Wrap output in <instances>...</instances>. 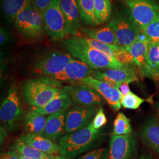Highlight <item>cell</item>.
Returning a JSON list of instances; mask_svg holds the SVG:
<instances>
[{"mask_svg":"<svg viewBox=\"0 0 159 159\" xmlns=\"http://www.w3.org/2000/svg\"><path fill=\"white\" fill-rule=\"evenodd\" d=\"M64 49L71 56L77 58L97 71L108 68H122L128 64L120 63L113 58L86 44L78 36H70L61 41Z\"/></svg>","mask_w":159,"mask_h":159,"instance_id":"obj_1","label":"cell"},{"mask_svg":"<svg viewBox=\"0 0 159 159\" xmlns=\"http://www.w3.org/2000/svg\"><path fill=\"white\" fill-rule=\"evenodd\" d=\"M61 82L49 77L27 80L23 84L22 94L30 108L42 107L63 90Z\"/></svg>","mask_w":159,"mask_h":159,"instance_id":"obj_2","label":"cell"},{"mask_svg":"<svg viewBox=\"0 0 159 159\" xmlns=\"http://www.w3.org/2000/svg\"><path fill=\"white\" fill-rule=\"evenodd\" d=\"M99 132L91 123L81 130L64 135L58 141L60 155L73 159L89 150L96 143Z\"/></svg>","mask_w":159,"mask_h":159,"instance_id":"obj_3","label":"cell"},{"mask_svg":"<svg viewBox=\"0 0 159 159\" xmlns=\"http://www.w3.org/2000/svg\"><path fill=\"white\" fill-rule=\"evenodd\" d=\"M108 24L116 34L118 44L125 47L127 50L142 33V30L127 8L116 12Z\"/></svg>","mask_w":159,"mask_h":159,"instance_id":"obj_4","label":"cell"},{"mask_svg":"<svg viewBox=\"0 0 159 159\" xmlns=\"http://www.w3.org/2000/svg\"><path fill=\"white\" fill-rule=\"evenodd\" d=\"M14 23L20 35L29 40H40L47 34L43 14L32 4L17 17Z\"/></svg>","mask_w":159,"mask_h":159,"instance_id":"obj_5","label":"cell"},{"mask_svg":"<svg viewBox=\"0 0 159 159\" xmlns=\"http://www.w3.org/2000/svg\"><path fill=\"white\" fill-rule=\"evenodd\" d=\"M46 33L54 41L70 37L68 22L61 10L60 0H52L43 14Z\"/></svg>","mask_w":159,"mask_h":159,"instance_id":"obj_6","label":"cell"},{"mask_svg":"<svg viewBox=\"0 0 159 159\" xmlns=\"http://www.w3.org/2000/svg\"><path fill=\"white\" fill-rule=\"evenodd\" d=\"M73 58L68 53L61 51L50 52L33 63L32 71L38 77H52L63 71Z\"/></svg>","mask_w":159,"mask_h":159,"instance_id":"obj_7","label":"cell"},{"mask_svg":"<svg viewBox=\"0 0 159 159\" xmlns=\"http://www.w3.org/2000/svg\"><path fill=\"white\" fill-rule=\"evenodd\" d=\"M24 114L20 96L16 85L9 90L7 96L1 104L0 119L8 130H13Z\"/></svg>","mask_w":159,"mask_h":159,"instance_id":"obj_8","label":"cell"},{"mask_svg":"<svg viewBox=\"0 0 159 159\" xmlns=\"http://www.w3.org/2000/svg\"><path fill=\"white\" fill-rule=\"evenodd\" d=\"M141 30L158 17L159 5L155 0H122Z\"/></svg>","mask_w":159,"mask_h":159,"instance_id":"obj_9","label":"cell"},{"mask_svg":"<svg viewBox=\"0 0 159 159\" xmlns=\"http://www.w3.org/2000/svg\"><path fill=\"white\" fill-rule=\"evenodd\" d=\"M63 90L76 105L102 107L106 102L102 95L88 85L73 84L63 87Z\"/></svg>","mask_w":159,"mask_h":159,"instance_id":"obj_10","label":"cell"},{"mask_svg":"<svg viewBox=\"0 0 159 159\" xmlns=\"http://www.w3.org/2000/svg\"><path fill=\"white\" fill-rule=\"evenodd\" d=\"M99 108L75 105L69 109L66 113V133H71L90 125Z\"/></svg>","mask_w":159,"mask_h":159,"instance_id":"obj_11","label":"cell"},{"mask_svg":"<svg viewBox=\"0 0 159 159\" xmlns=\"http://www.w3.org/2000/svg\"><path fill=\"white\" fill-rule=\"evenodd\" d=\"M77 83L88 85L96 90L102 96L114 111H117L121 108L120 101L122 96L119 89L111 87L106 81L98 80L90 76L85 77Z\"/></svg>","mask_w":159,"mask_h":159,"instance_id":"obj_12","label":"cell"},{"mask_svg":"<svg viewBox=\"0 0 159 159\" xmlns=\"http://www.w3.org/2000/svg\"><path fill=\"white\" fill-rule=\"evenodd\" d=\"M136 138L134 134L113 136L111 137L108 159H129L136 148Z\"/></svg>","mask_w":159,"mask_h":159,"instance_id":"obj_13","label":"cell"},{"mask_svg":"<svg viewBox=\"0 0 159 159\" xmlns=\"http://www.w3.org/2000/svg\"><path fill=\"white\" fill-rule=\"evenodd\" d=\"M94 70L87 64L74 58L63 71L52 77L60 82L76 83L85 77L92 76Z\"/></svg>","mask_w":159,"mask_h":159,"instance_id":"obj_14","label":"cell"},{"mask_svg":"<svg viewBox=\"0 0 159 159\" xmlns=\"http://www.w3.org/2000/svg\"><path fill=\"white\" fill-rule=\"evenodd\" d=\"M80 39L86 44L96 48L113 58L123 64H134L133 58L125 47L119 44H108L103 43L84 35L78 36Z\"/></svg>","mask_w":159,"mask_h":159,"instance_id":"obj_15","label":"cell"},{"mask_svg":"<svg viewBox=\"0 0 159 159\" xmlns=\"http://www.w3.org/2000/svg\"><path fill=\"white\" fill-rule=\"evenodd\" d=\"M93 78L104 81H113L123 83L137 81L139 79L136 70L132 64H128L122 68H108L101 71L94 70L92 76Z\"/></svg>","mask_w":159,"mask_h":159,"instance_id":"obj_16","label":"cell"},{"mask_svg":"<svg viewBox=\"0 0 159 159\" xmlns=\"http://www.w3.org/2000/svg\"><path fill=\"white\" fill-rule=\"evenodd\" d=\"M19 139L37 150L56 157L60 155L58 144L52 141L42 134L26 133L21 135Z\"/></svg>","mask_w":159,"mask_h":159,"instance_id":"obj_17","label":"cell"},{"mask_svg":"<svg viewBox=\"0 0 159 159\" xmlns=\"http://www.w3.org/2000/svg\"><path fill=\"white\" fill-rule=\"evenodd\" d=\"M60 6L68 22L70 36L82 35L77 0H60Z\"/></svg>","mask_w":159,"mask_h":159,"instance_id":"obj_18","label":"cell"},{"mask_svg":"<svg viewBox=\"0 0 159 159\" xmlns=\"http://www.w3.org/2000/svg\"><path fill=\"white\" fill-rule=\"evenodd\" d=\"M67 111H61L47 117L43 136L53 142H56L66 133L65 120Z\"/></svg>","mask_w":159,"mask_h":159,"instance_id":"obj_19","label":"cell"},{"mask_svg":"<svg viewBox=\"0 0 159 159\" xmlns=\"http://www.w3.org/2000/svg\"><path fill=\"white\" fill-rule=\"evenodd\" d=\"M142 76L159 80V41L149 43L146 64L140 71Z\"/></svg>","mask_w":159,"mask_h":159,"instance_id":"obj_20","label":"cell"},{"mask_svg":"<svg viewBox=\"0 0 159 159\" xmlns=\"http://www.w3.org/2000/svg\"><path fill=\"white\" fill-rule=\"evenodd\" d=\"M73 104L68 94L63 90L49 102L42 107H32L31 110L45 116H49L61 111H66Z\"/></svg>","mask_w":159,"mask_h":159,"instance_id":"obj_21","label":"cell"},{"mask_svg":"<svg viewBox=\"0 0 159 159\" xmlns=\"http://www.w3.org/2000/svg\"><path fill=\"white\" fill-rule=\"evenodd\" d=\"M149 43L147 37L142 32L137 39L127 49L133 58L134 64L139 67L140 71L142 70L146 64Z\"/></svg>","mask_w":159,"mask_h":159,"instance_id":"obj_22","label":"cell"},{"mask_svg":"<svg viewBox=\"0 0 159 159\" xmlns=\"http://www.w3.org/2000/svg\"><path fill=\"white\" fill-rule=\"evenodd\" d=\"M82 35L108 44H118V40L113 29L109 25L102 28L82 27Z\"/></svg>","mask_w":159,"mask_h":159,"instance_id":"obj_23","label":"cell"},{"mask_svg":"<svg viewBox=\"0 0 159 159\" xmlns=\"http://www.w3.org/2000/svg\"><path fill=\"white\" fill-rule=\"evenodd\" d=\"M140 136L143 142L159 154V123L156 120H150L143 125Z\"/></svg>","mask_w":159,"mask_h":159,"instance_id":"obj_24","label":"cell"},{"mask_svg":"<svg viewBox=\"0 0 159 159\" xmlns=\"http://www.w3.org/2000/svg\"><path fill=\"white\" fill-rule=\"evenodd\" d=\"M31 5V0H1V10L10 22L15 20L24 11Z\"/></svg>","mask_w":159,"mask_h":159,"instance_id":"obj_25","label":"cell"},{"mask_svg":"<svg viewBox=\"0 0 159 159\" xmlns=\"http://www.w3.org/2000/svg\"><path fill=\"white\" fill-rule=\"evenodd\" d=\"M47 117L45 115L31 110L24 116V128L28 133L43 135Z\"/></svg>","mask_w":159,"mask_h":159,"instance_id":"obj_26","label":"cell"},{"mask_svg":"<svg viewBox=\"0 0 159 159\" xmlns=\"http://www.w3.org/2000/svg\"><path fill=\"white\" fill-rule=\"evenodd\" d=\"M81 23L86 25L96 27L100 25L94 12V0H77Z\"/></svg>","mask_w":159,"mask_h":159,"instance_id":"obj_27","label":"cell"},{"mask_svg":"<svg viewBox=\"0 0 159 159\" xmlns=\"http://www.w3.org/2000/svg\"><path fill=\"white\" fill-rule=\"evenodd\" d=\"M11 148L12 150L23 154L29 159H54L55 157L29 146L22 142L20 139H18Z\"/></svg>","mask_w":159,"mask_h":159,"instance_id":"obj_28","label":"cell"},{"mask_svg":"<svg viewBox=\"0 0 159 159\" xmlns=\"http://www.w3.org/2000/svg\"><path fill=\"white\" fill-rule=\"evenodd\" d=\"M94 12L100 24L108 21L111 15L110 0H94Z\"/></svg>","mask_w":159,"mask_h":159,"instance_id":"obj_29","label":"cell"},{"mask_svg":"<svg viewBox=\"0 0 159 159\" xmlns=\"http://www.w3.org/2000/svg\"><path fill=\"white\" fill-rule=\"evenodd\" d=\"M132 133L130 120L123 113L117 114L114 122L113 136L127 135Z\"/></svg>","mask_w":159,"mask_h":159,"instance_id":"obj_30","label":"cell"},{"mask_svg":"<svg viewBox=\"0 0 159 159\" xmlns=\"http://www.w3.org/2000/svg\"><path fill=\"white\" fill-rule=\"evenodd\" d=\"M145 100L130 92L127 95L122 96L121 98V105L127 109L136 110L139 108Z\"/></svg>","mask_w":159,"mask_h":159,"instance_id":"obj_31","label":"cell"},{"mask_svg":"<svg viewBox=\"0 0 159 159\" xmlns=\"http://www.w3.org/2000/svg\"><path fill=\"white\" fill-rule=\"evenodd\" d=\"M150 43L159 41V15L153 21L142 30Z\"/></svg>","mask_w":159,"mask_h":159,"instance_id":"obj_32","label":"cell"},{"mask_svg":"<svg viewBox=\"0 0 159 159\" xmlns=\"http://www.w3.org/2000/svg\"><path fill=\"white\" fill-rule=\"evenodd\" d=\"M77 159H108V150L106 148H97Z\"/></svg>","mask_w":159,"mask_h":159,"instance_id":"obj_33","label":"cell"},{"mask_svg":"<svg viewBox=\"0 0 159 159\" xmlns=\"http://www.w3.org/2000/svg\"><path fill=\"white\" fill-rule=\"evenodd\" d=\"M107 122V120L104 112V110L102 108L100 107L92 122L93 127H94V129L99 130V129L105 125Z\"/></svg>","mask_w":159,"mask_h":159,"instance_id":"obj_34","label":"cell"},{"mask_svg":"<svg viewBox=\"0 0 159 159\" xmlns=\"http://www.w3.org/2000/svg\"><path fill=\"white\" fill-rule=\"evenodd\" d=\"M52 0H31V4L43 14Z\"/></svg>","mask_w":159,"mask_h":159,"instance_id":"obj_35","label":"cell"},{"mask_svg":"<svg viewBox=\"0 0 159 159\" xmlns=\"http://www.w3.org/2000/svg\"><path fill=\"white\" fill-rule=\"evenodd\" d=\"M10 39V35L8 31L4 27H1L0 29V44L1 46H4L7 44Z\"/></svg>","mask_w":159,"mask_h":159,"instance_id":"obj_36","label":"cell"},{"mask_svg":"<svg viewBox=\"0 0 159 159\" xmlns=\"http://www.w3.org/2000/svg\"><path fill=\"white\" fill-rule=\"evenodd\" d=\"M0 159H19V158L17 153L15 151L12 150L1 153Z\"/></svg>","mask_w":159,"mask_h":159,"instance_id":"obj_37","label":"cell"},{"mask_svg":"<svg viewBox=\"0 0 159 159\" xmlns=\"http://www.w3.org/2000/svg\"><path fill=\"white\" fill-rule=\"evenodd\" d=\"M129 84L130 83L128 82H125V83H122L121 86L120 87L119 90L122 96H126L129 93H130L131 91L129 89Z\"/></svg>","mask_w":159,"mask_h":159,"instance_id":"obj_38","label":"cell"},{"mask_svg":"<svg viewBox=\"0 0 159 159\" xmlns=\"http://www.w3.org/2000/svg\"><path fill=\"white\" fill-rule=\"evenodd\" d=\"M6 133L7 132H6L5 129L1 127V144L4 143L5 139H6V137L7 136Z\"/></svg>","mask_w":159,"mask_h":159,"instance_id":"obj_39","label":"cell"},{"mask_svg":"<svg viewBox=\"0 0 159 159\" xmlns=\"http://www.w3.org/2000/svg\"><path fill=\"white\" fill-rule=\"evenodd\" d=\"M16 153H17V155H18V156L19 159H29V158L25 157V156H23V154H21L19 153H18V152H16Z\"/></svg>","mask_w":159,"mask_h":159,"instance_id":"obj_40","label":"cell"},{"mask_svg":"<svg viewBox=\"0 0 159 159\" xmlns=\"http://www.w3.org/2000/svg\"><path fill=\"white\" fill-rule=\"evenodd\" d=\"M54 159H67L66 157H64L63 156H61V155H60V156H56V157H55Z\"/></svg>","mask_w":159,"mask_h":159,"instance_id":"obj_41","label":"cell"},{"mask_svg":"<svg viewBox=\"0 0 159 159\" xmlns=\"http://www.w3.org/2000/svg\"><path fill=\"white\" fill-rule=\"evenodd\" d=\"M140 159H150L149 157H146V156H142L141 157H140Z\"/></svg>","mask_w":159,"mask_h":159,"instance_id":"obj_42","label":"cell"},{"mask_svg":"<svg viewBox=\"0 0 159 159\" xmlns=\"http://www.w3.org/2000/svg\"><path fill=\"white\" fill-rule=\"evenodd\" d=\"M155 1L157 2V3L159 5V0H155Z\"/></svg>","mask_w":159,"mask_h":159,"instance_id":"obj_43","label":"cell"}]
</instances>
